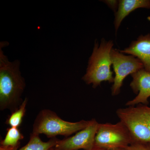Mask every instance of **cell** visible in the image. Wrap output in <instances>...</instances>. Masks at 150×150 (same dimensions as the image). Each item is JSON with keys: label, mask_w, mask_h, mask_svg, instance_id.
Segmentation results:
<instances>
[{"label": "cell", "mask_w": 150, "mask_h": 150, "mask_svg": "<svg viewBox=\"0 0 150 150\" xmlns=\"http://www.w3.org/2000/svg\"><path fill=\"white\" fill-rule=\"evenodd\" d=\"M127 150H150V142H140L131 144Z\"/></svg>", "instance_id": "14"}, {"label": "cell", "mask_w": 150, "mask_h": 150, "mask_svg": "<svg viewBox=\"0 0 150 150\" xmlns=\"http://www.w3.org/2000/svg\"><path fill=\"white\" fill-rule=\"evenodd\" d=\"M150 9V0H120L115 14L114 24L115 33L126 16L137 9Z\"/></svg>", "instance_id": "10"}, {"label": "cell", "mask_w": 150, "mask_h": 150, "mask_svg": "<svg viewBox=\"0 0 150 150\" xmlns=\"http://www.w3.org/2000/svg\"><path fill=\"white\" fill-rule=\"evenodd\" d=\"M19 146L15 147H5L1 146H0V150H18Z\"/></svg>", "instance_id": "16"}, {"label": "cell", "mask_w": 150, "mask_h": 150, "mask_svg": "<svg viewBox=\"0 0 150 150\" xmlns=\"http://www.w3.org/2000/svg\"><path fill=\"white\" fill-rule=\"evenodd\" d=\"M89 150H127L125 149H104V148H98L93 147L92 149Z\"/></svg>", "instance_id": "17"}, {"label": "cell", "mask_w": 150, "mask_h": 150, "mask_svg": "<svg viewBox=\"0 0 150 150\" xmlns=\"http://www.w3.org/2000/svg\"><path fill=\"white\" fill-rule=\"evenodd\" d=\"M120 51L138 58L144 65V69L150 73V33L140 35L137 40L131 42L129 47Z\"/></svg>", "instance_id": "9"}, {"label": "cell", "mask_w": 150, "mask_h": 150, "mask_svg": "<svg viewBox=\"0 0 150 150\" xmlns=\"http://www.w3.org/2000/svg\"><path fill=\"white\" fill-rule=\"evenodd\" d=\"M99 123L96 119L89 120L84 129L78 131L75 135L59 140L55 149L57 150H89L94 147L95 139Z\"/></svg>", "instance_id": "7"}, {"label": "cell", "mask_w": 150, "mask_h": 150, "mask_svg": "<svg viewBox=\"0 0 150 150\" xmlns=\"http://www.w3.org/2000/svg\"><path fill=\"white\" fill-rule=\"evenodd\" d=\"M113 45L112 40L107 41L103 38L100 44L97 41L95 42L85 74L82 78L87 84H91L94 88L100 86L103 82H114V77L110 69V52Z\"/></svg>", "instance_id": "2"}, {"label": "cell", "mask_w": 150, "mask_h": 150, "mask_svg": "<svg viewBox=\"0 0 150 150\" xmlns=\"http://www.w3.org/2000/svg\"><path fill=\"white\" fill-rule=\"evenodd\" d=\"M116 114L129 129L132 144L150 142V107L139 104L118 108Z\"/></svg>", "instance_id": "4"}, {"label": "cell", "mask_w": 150, "mask_h": 150, "mask_svg": "<svg viewBox=\"0 0 150 150\" xmlns=\"http://www.w3.org/2000/svg\"><path fill=\"white\" fill-rule=\"evenodd\" d=\"M103 2L105 3L110 8H111L114 12L115 13L118 9L119 1H103Z\"/></svg>", "instance_id": "15"}, {"label": "cell", "mask_w": 150, "mask_h": 150, "mask_svg": "<svg viewBox=\"0 0 150 150\" xmlns=\"http://www.w3.org/2000/svg\"><path fill=\"white\" fill-rule=\"evenodd\" d=\"M132 81L130 83L132 91L137 94L134 99L126 103L127 106H134L139 104L148 105L150 97V73L144 69L131 75Z\"/></svg>", "instance_id": "8"}, {"label": "cell", "mask_w": 150, "mask_h": 150, "mask_svg": "<svg viewBox=\"0 0 150 150\" xmlns=\"http://www.w3.org/2000/svg\"><path fill=\"white\" fill-rule=\"evenodd\" d=\"M110 58L115 74L114 82L111 88V95L112 96H116L120 93L123 81L126 77L144 69V65L135 56L124 55L115 48L111 50Z\"/></svg>", "instance_id": "6"}, {"label": "cell", "mask_w": 150, "mask_h": 150, "mask_svg": "<svg viewBox=\"0 0 150 150\" xmlns=\"http://www.w3.org/2000/svg\"><path fill=\"white\" fill-rule=\"evenodd\" d=\"M6 43H0V109L12 112L23 101L21 96L26 84L20 69L19 60L10 62L4 54L3 48L8 46Z\"/></svg>", "instance_id": "1"}, {"label": "cell", "mask_w": 150, "mask_h": 150, "mask_svg": "<svg viewBox=\"0 0 150 150\" xmlns=\"http://www.w3.org/2000/svg\"><path fill=\"white\" fill-rule=\"evenodd\" d=\"M89 123V121L84 120L76 122L64 121L54 111L43 109L35 118L31 133L44 134L50 139L57 136L68 137L84 129Z\"/></svg>", "instance_id": "3"}, {"label": "cell", "mask_w": 150, "mask_h": 150, "mask_svg": "<svg viewBox=\"0 0 150 150\" xmlns=\"http://www.w3.org/2000/svg\"><path fill=\"white\" fill-rule=\"evenodd\" d=\"M132 142L129 129L121 121L115 124L99 123L94 147L109 149H126Z\"/></svg>", "instance_id": "5"}, {"label": "cell", "mask_w": 150, "mask_h": 150, "mask_svg": "<svg viewBox=\"0 0 150 150\" xmlns=\"http://www.w3.org/2000/svg\"><path fill=\"white\" fill-rule=\"evenodd\" d=\"M59 140L56 137L44 142L41 140L39 135L31 133L28 143L18 150H52Z\"/></svg>", "instance_id": "11"}, {"label": "cell", "mask_w": 150, "mask_h": 150, "mask_svg": "<svg viewBox=\"0 0 150 150\" xmlns=\"http://www.w3.org/2000/svg\"><path fill=\"white\" fill-rule=\"evenodd\" d=\"M23 138L24 136L18 128H8L4 139L1 141V146L5 147H15L19 146L20 141Z\"/></svg>", "instance_id": "12"}, {"label": "cell", "mask_w": 150, "mask_h": 150, "mask_svg": "<svg viewBox=\"0 0 150 150\" xmlns=\"http://www.w3.org/2000/svg\"><path fill=\"white\" fill-rule=\"evenodd\" d=\"M28 101V99L25 98L18 109L11 112V115H9L6 121V124L11 127L18 128L22 123L23 117L25 115Z\"/></svg>", "instance_id": "13"}, {"label": "cell", "mask_w": 150, "mask_h": 150, "mask_svg": "<svg viewBox=\"0 0 150 150\" xmlns=\"http://www.w3.org/2000/svg\"><path fill=\"white\" fill-rule=\"evenodd\" d=\"M52 150H57V149H55V148L54 147V149H52Z\"/></svg>", "instance_id": "18"}]
</instances>
